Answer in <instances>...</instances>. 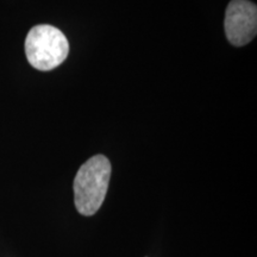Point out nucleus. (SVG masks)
<instances>
[{
  "mask_svg": "<svg viewBox=\"0 0 257 257\" xmlns=\"http://www.w3.org/2000/svg\"><path fill=\"white\" fill-rule=\"evenodd\" d=\"M111 178V163L104 155H95L80 167L74 180V202L82 216L95 214L101 207Z\"/></svg>",
  "mask_w": 257,
  "mask_h": 257,
  "instance_id": "obj_1",
  "label": "nucleus"
},
{
  "mask_svg": "<svg viewBox=\"0 0 257 257\" xmlns=\"http://www.w3.org/2000/svg\"><path fill=\"white\" fill-rule=\"evenodd\" d=\"M25 54L34 68L48 72L59 67L69 54V43L63 32L53 25H36L25 40Z\"/></svg>",
  "mask_w": 257,
  "mask_h": 257,
  "instance_id": "obj_2",
  "label": "nucleus"
},
{
  "mask_svg": "<svg viewBox=\"0 0 257 257\" xmlns=\"http://www.w3.org/2000/svg\"><path fill=\"white\" fill-rule=\"evenodd\" d=\"M224 28L232 46H246L256 36L257 6L249 0H232L226 9Z\"/></svg>",
  "mask_w": 257,
  "mask_h": 257,
  "instance_id": "obj_3",
  "label": "nucleus"
}]
</instances>
